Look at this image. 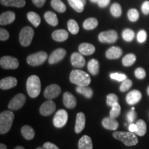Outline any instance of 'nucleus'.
I'll return each mask as SVG.
<instances>
[{
  "label": "nucleus",
  "mask_w": 149,
  "mask_h": 149,
  "mask_svg": "<svg viewBox=\"0 0 149 149\" xmlns=\"http://www.w3.org/2000/svg\"><path fill=\"white\" fill-rule=\"evenodd\" d=\"M70 81L79 86H88L91 82V79L88 73L81 70L76 69L70 72Z\"/></svg>",
  "instance_id": "nucleus-1"
},
{
  "label": "nucleus",
  "mask_w": 149,
  "mask_h": 149,
  "mask_svg": "<svg viewBox=\"0 0 149 149\" xmlns=\"http://www.w3.org/2000/svg\"><path fill=\"white\" fill-rule=\"evenodd\" d=\"M14 113L10 111L1 112L0 114V134H6L12 127L14 120Z\"/></svg>",
  "instance_id": "nucleus-2"
},
{
  "label": "nucleus",
  "mask_w": 149,
  "mask_h": 149,
  "mask_svg": "<svg viewBox=\"0 0 149 149\" xmlns=\"http://www.w3.org/2000/svg\"><path fill=\"white\" fill-rule=\"evenodd\" d=\"M113 136L114 138L121 141L123 144L127 146H135L138 143V138L136 134L130 131H115L113 133Z\"/></svg>",
  "instance_id": "nucleus-3"
},
{
  "label": "nucleus",
  "mask_w": 149,
  "mask_h": 149,
  "mask_svg": "<svg viewBox=\"0 0 149 149\" xmlns=\"http://www.w3.org/2000/svg\"><path fill=\"white\" fill-rule=\"evenodd\" d=\"M26 90L31 97L35 98L39 96L41 92V81L38 76L31 75L28 78Z\"/></svg>",
  "instance_id": "nucleus-4"
},
{
  "label": "nucleus",
  "mask_w": 149,
  "mask_h": 149,
  "mask_svg": "<svg viewBox=\"0 0 149 149\" xmlns=\"http://www.w3.org/2000/svg\"><path fill=\"white\" fill-rule=\"evenodd\" d=\"M33 36H34V31L32 28L29 26L23 28L19 33V37L20 44L24 47L29 46L32 42Z\"/></svg>",
  "instance_id": "nucleus-5"
},
{
  "label": "nucleus",
  "mask_w": 149,
  "mask_h": 149,
  "mask_svg": "<svg viewBox=\"0 0 149 149\" xmlns=\"http://www.w3.org/2000/svg\"><path fill=\"white\" fill-rule=\"evenodd\" d=\"M47 53L46 52L40 51L28 56L26 61L28 64L31 66H37L44 64L47 59Z\"/></svg>",
  "instance_id": "nucleus-6"
},
{
  "label": "nucleus",
  "mask_w": 149,
  "mask_h": 149,
  "mask_svg": "<svg viewBox=\"0 0 149 149\" xmlns=\"http://www.w3.org/2000/svg\"><path fill=\"white\" fill-rule=\"evenodd\" d=\"M18 59L11 56H3L0 59V65L4 69H17L18 68Z\"/></svg>",
  "instance_id": "nucleus-7"
},
{
  "label": "nucleus",
  "mask_w": 149,
  "mask_h": 149,
  "mask_svg": "<svg viewBox=\"0 0 149 149\" xmlns=\"http://www.w3.org/2000/svg\"><path fill=\"white\" fill-rule=\"evenodd\" d=\"M68 121V113L64 109L59 110L56 113L53 118V124L56 128H62Z\"/></svg>",
  "instance_id": "nucleus-8"
},
{
  "label": "nucleus",
  "mask_w": 149,
  "mask_h": 149,
  "mask_svg": "<svg viewBox=\"0 0 149 149\" xmlns=\"http://www.w3.org/2000/svg\"><path fill=\"white\" fill-rule=\"evenodd\" d=\"M118 35L115 31L110 30V31H104L100 33L98 36V39L100 42L102 43H109L113 44L117 40Z\"/></svg>",
  "instance_id": "nucleus-9"
},
{
  "label": "nucleus",
  "mask_w": 149,
  "mask_h": 149,
  "mask_svg": "<svg viewBox=\"0 0 149 149\" xmlns=\"http://www.w3.org/2000/svg\"><path fill=\"white\" fill-rule=\"evenodd\" d=\"M26 96L22 93H19L14 97L8 104V108L13 111L22 109L26 103Z\"/></svg>",
  "instance_id": "nucleus-10"
},
{
  "label": "nucleus",
  "mask_w": 149,
  "mask_h": 149,
  "mask_svg": "<svg viewBox=\"0 0 149 149\" xmlns=\"http://www.w3.org/2000/svg\"><path fill=\"white\" fill-rule=\"evenodd\" d=\"M61 89L57 84H51L48 86L44 92V97L47 100H53L60 95Z\"/></svg>",
  "instance_id": "nucleus-11"
},
{
  "label": "nucleus",
  "mask_w": 149,
  "mask_h": 149,
  "mask_svg": "<svg viewBox=\"0 0 149 149\" xmlns=\"http://www.w3.org/2000/svg\"><path fill=\"white\" fill-rule=\"evenodd\" d=\"M56 104L52 100H48L42 104L40 109V114L43 116H49L55 112Z\"/></svg>",
  "instance_id": "nucleus-12"
},
{
  "label": "nucleus",
  "mask_w": 149,
  "mask_h": 149,
  "mask_svg": "<svg viewBox=\"0 0 149 149\" xmlns=\"http://www.w3.org/2000/svg\"><path fill=\"white\" fill-rule=\"evenodd\" d=\"M66 55V50L64 48H57L51 54L49 58H48V62L50 64H57L62 60Z\"/></svg>",
  "instance_id": "nucleus-13"
},
{
  "label": "nucleus",
  "mask_w": 149,
  "mask_h": 149,
  "mask_svg": "<svg viewBox=\"0 0 149 149\" xmlns=\"http://www.w3.org/2000/svg\"><path fill=\"white\" fill-rule=\"evenodd\" d=\"M142 95L140 91L138 90H133L128 93L126 97V101L129 105H135L140 101Z\"/></svg>",
  "instance_id": "nucleus-14"
},
{
  "label": "nucleus",
  "mask_w": 149,
  "mask_h": 149,
  "mask_svg": "<svg viewBox=\"0 0 149 149\" xmlns=\"http://www.w3.org/2000/svg\"><path fill=\"white\" fill-rule=\"evenodd\" d=\"M70 62L72 66L75 68H83L85 66L86 61L82 54L80 53H73L70 57Z\"/></svg>",
  "instance_id": "nucleus-15"
},
{
  "label": "nucleus",
  "mask_w": 149,
  "mask_h": 149,
  "mask_svg": "<svg viewBox=\"0 0 149 149\" xmlns=\"http://www.w3.org/2000/svg\"><path fill=\"white\" fill-rule=\"evenodd\" d=\"M17 84V80L15 77H8L1 79L0 81V88L2 90H8L15 87Z\"/></svg>",
  "instance_id": "nucleus-16"
},
{
  "label": "nucleus",
  "mask_w": 149,
  "mask_h": 149,
  "mask_svg": "<svg viewBox=\"0 0 149 149\" xmlns=\"http://www.w3.org/2000/svg\"><path fill=\"white\" fill-rule=\"evenodd\" d=\"M102 124L104 128L110 130H116L119 127L118 122L115 120V118H113L111 117L104 118Z\"/></svg>",
  "instance_id": "nucleus-17"
},
{
  "label": "nucleus",
  "mask_w": 149,
  "mask_h": 149,
  "mask_svg": "<svg viewBox=\"0 0 149 149\" xmlns=\"http://www.w3.org/2000/svg\"><path fill=\"white\" fill-rule=\"evenodd\" d=\"M63 103L67 109H73L76 107L77 100L73 95L69 92H66L63 95Z\"/></svg>",
  "instance_id": "nucleus-18"
},
{
  "label": "nucleus",
  "mask_w": 149,
  "mask_h": 149,
  "mask_svg": "<svg viewBox=\"0 0 149 149\" xmlns=\"http://www.w3.org/2000/svg\"><path fill=\"white\" fill-rule=\"evenodd\" d=\"M86 125V117L83 113L80 112L78 113L76 116L75 126H74V131L76 133H80L84 130Z\"/></svg>",
  "instance_id": "nucleus-19"
},
{
  "label": "nucleus",
  "mask_w": 149,
  "mask_h": 149,
  "mask_svg": "<svg viewBox=\"0 0 149 149\" xmlns=\"http://www.w3.org/2000/svg\"><path fill=\"white\" fill-rule=\"evenodd\" d=\"M15 19V14L12 11H6L0 15V24L1 26L8 25L13 23Z\"/></svg>",
  "instance_id": "nucleus-20"
},
{
  "label": "nucleus",
  "mask_w": 149,
  "mask_h": 149,
  "mask_svg": "<svg viewBox=\"0 0 149 149\" xmlns=\"http://www.w3.org/2000/svg\"><path fill=\"white\" fill-rule=\"evenodd\" d=\"M122 50L117 46H113L107 50L106 57L109 59H116L120 58L122 55Z\"/></svg>",
  "instance_id": "nucleus-21"
},
{
  "label": "nucleus",
  "mask_w": 149,
  "mask_h": 149,
  "mask_svg": "<svg viewBox=\"0 0 149 149\" xmlns=\"http://www.w3.org/2000/svg\"><path fill=\"white\" fill-rule=\"evenodd\" d=\"M79 51L83 55H91L95 53V48L91 44L82 43L79 46Z\"/></svg>",
  "instance_id": "nucleus-22"
},
{
  "label": "nucleus",
  "mask_w": 149,
  "mask_h": 149,
  "mask_svg": "<svg viewBox=\"0 0 149 149\" xmlns=\"http://www.w3.org/2000/svg\"><path fill=\"white\" fill-rule=\"evenodd\" d=\"M79 149H93L92 139L88 135H84L78 141Z\"/></svg>",
  "instance_id": "nucleus-23"
},
{
  "label": "nucleus",
  "mask_w": 149,
  "mask_h": 149,
  "mask_svg": "<svg viewBox=\"0 0 149 149\" xmlns=\"http://www.w3.org/2000/svg\"><path fill=\"white\" fill-rule=\"evenodd\" d=\"M52 37L56 42H62L68 39V33L66 31L63 29L56 30V31L52 33Z\"/></svg>",
  "instance_id": "nucleus-24"
},
{
  "label": "nucleus",
  "mask_w": 149,
  "mask_h": 149,
  "mask_svg": "<svg viewBox=\"0 0 149 149\" xmlns=\"http://www.w3.org/2000/svg\"><path fill=\"white\" fill-rule=\"evenodd\" d=\"M21 133L23 137L27 140H31L34 138L35 133V130L31 126L26 125L24 126L21 129Z\"/></svg>",
  "instance_id": "nucleus-25"
},
{
  "label": "nucleus",
  "mask_w": 149,
  "mask_h": 149,
  "mask_svg": "<svg viewBox=\"0 0 149 149\" xmlns=\"http://www.w3.org/2000/svg\"><path fill=\"white\" fill-rule=\"evenodd\" d=\"M1 3L6 6H13L22 8L26 4L25 0H0Z\"/></svg>",
  "instance_id": "nucleus-26"
},
{
  "label": "nucleus",
  "mask_w": 149,
  "mask_h": 149,
  "mask_svg": "<svg viewBox=\"0 0 149 149\" xmlns=\"http://www.w3.org/2000/svg\"><path fill=\"white\" fill-rule=\"evenodd\" d=\"M88 70L93 75H97L100 71V64L97 59H91L88 63Z\"/></svg>",
  "instance_id": "nucleus-27"
},
{
  "label": "nucleus",
  "mask_w": 149,
  "mask_h": 149,
  "mask_svg": "<svg viewBox=\"0 0 149 149\" xmlns=\"http://www.w3.org/2000/svg\"><path fill=\"white\" fill-rule=\"evenodd\" d=\"M44 19L48 24L53 26H56L58 24V19L57 17V15L51 11H47L44 14Z\"/></svg>",
  "instance_id": "nucleus-28"
},
{
  "label": "nucleus",
  "mask_w": 149,
  "mask_h": 149,
  "mask_svg": "<svg viewBox=\"0 0 149 149\" xmlns=\"http://www.w3.org/2000/svg\"><path fill=\"white\" fill-rule=\"evenodd\" d=\"M28 19L34 26L35 27H38L41 23V18L38 14L35 12H29L27 14Z\"/></svg>",
  "instance_id": "nucleus-29"
},
{
  "label": "nucleus",
  "mask_w": 149,
  "mask_h": 149,
  "mask_svg": "<svg viewBox=\"0 0 149 149\" xmlns=\"http://www.w3.org/2000/svg\"><path fill=\"white\" fill-rule=\"evenodd\" d=\"M76 91L79 94L83 95L85 97L90 99L93 97V92L92 88L88 86H77L76 88Z\"/></svg>",
  "instance_id": "nucleus-30"
},
{
  "label": "nucleus",
  "mask_w": 149,
  "mask_h": 149,
  "mask_svg": "<svg viewBox=\"0 0 149 149\" xmlns=\"http://www.w3.org/2000/svg\"><path fill=\"white\" fill-rule=\"evenodd\" d=\"M98 21L94 17L88 18L86 19L83 24L84 29L86 30H93L97 26Z\"/></svg>",
  "instance_id": "nucleus-31"
},
{
  "label": "nucleus",
  "mask_w": 149,
  "mask_h": 149,
  "mask_svg": "<svg viewBox=\"0 0 149 149\" xmlns=\"http://www.w3.org/2000/svg\"><path fill=\"white\" fill-rule=\"evenodd\" d=\"M137 130L135 134L138 136H144L146 133V124L143 120H139L136 122Z\"/></svg>",
  "instance_id": "nucleus-32"
},
{
  "label": "nucleus",
  "mask_w": 149,
  "mask_h": 149,
  "mask_svg": "<svg viewBox=\"0 0 149 149\" xmlns=\"http://www.w3.org/2000/svg\"><path fill=\"white\" fill-rule=\"evenodd\" d=\"M70 6L77 13L83 12L84 4L80 0H68Z\"/></svg>",
  "instance_id": "nucleus-33"
},
{
  "label": "nucleus",
  "mask_w": 149,
  "mask_h": 149,
  "mask_svg": "<svg viewBox=\"0 0 149 149\" xmlns=\"http://www.w3.org/2000/svg\"><path fill=\"white\" fill-rule=\"evenodd\" d=\"M51 6L59 13H64L66 10V6L61 0H51Z\"/></svg>",
  "instance_id": "nucleus-34"
},
{
  "label": "nucleus",
  "mask_w": 149,
  "mask_h": 149,
  "mask_svg": "<svg viewBox=\"0 0 149 149\" xmlns=\"http://www.w3.org/2000/svg\"><path fill=\"white\" fill-rule=\"evenodd\" d=\"M136 61V56L133 53L128 54L122 59V64L124 66L128 67L132 66Z\"/></svg>",
  "instance_id": "nucleus-35"
},
{
  "label": "nucleus",
  "mask_w": 149,
  "mask_h": 149,
  "mask_svg": "<svg viewBox=\"0 0 149 149\" xmlns=\"http://www.w3.org/2000/svg\"><path fill=\"white\" fill-rule=\"evenodd\" d=\"M68 29L69 30L70 33L73 35L77 34L79 30L77 22L74 19H70L68 22Z\"/></svg>",
  "instance_id": "nucleus-36"
},
{
  "label": "nucleus",
  "mask_w": 149,
  "mask_h": 149,
  "mask_svg": "<svg viewBox=\"0 0 149 149\" xmlns=\"http://www.w3.org/2000/svg\"><path fill=\"white\" fill-rule=\"evenodd\" d=\"M122 37L126 42H131V41L133 40L134 37H135V33H134L133 30L126 29L123 31Z\"/></svg>",
  "instance_id": "nucleus-37"
},
{
  "label": "nucleus",
  "mask_w": 149,
  "mask_h": 149,
  "mask_svg": "<svg viewBox=\"0 0 149 149\" xmlns=\"http://www.w3.org/2000/svg\"><path fill=\"white\" fill-rule=\"evenodd\" d=\"M121 112V107L119 104L118 102L113 104L111 111H110V117H113V118H116L120 115Z\"/></svg>",
  "instance_id": "nucleus-38"
},
{
  "label": "nucleus",
  "mask_w": 149,
  "mask_h": 149,
  "mask_svg": "<svg viewBox=\"0 0 149 149\" xmlns=\"http://www.w3.org/2000/svg\"><path fill=\"white\" fill-rule=\"evenodd\" d=\"M111 13L115 17H119L122 15V8L121 6L117 3H114L111 7Z\"/></svg>",
  "instance_id": "nucleus-39"
},
{
  "label": "nucleus",
  "mask_w": 149,
  "mask_h": 149,
  "mask_svg": "<svg viewBox=\"0 0 149 149\" xmlns=\"http://www.w3.org/2000/svg\"><path fill=\"white\" fill-rule=\"evenodd\" d=\"M139 12L136 10V9L132 8L128 10V19H129L130 22H135L136 21H137L139 19Z\"/></svg>",
  "instance_id": "nucleus-40"
},
{
  "label": "nucleus",
  "mask_w": 149,
  "mask_h": 149,
  "mask_svg": "<svg viewBox=\"0 0 149 149\" xmlns=\"http://www.w3.org/2000/svg\"><path fill=\"white\" fill-rule=\"evenodd\" d=\"M132 85H133V81L130 79H126L122 81V84L120 86V91L121 92H126L128 89L131 88Z\"/></svg>",
  "instance_id": "nucleus-41"
},
{
  "label": "nucleus",
  "mask_w": 149,
  "mask_h": 149,
  "mask_svg": "<svg viewBox=\"0 0 149 149\" xmlns=\"http://www.w3.org/2000/svg\"><path fill=\"white\" fill-rule=\"evenodd\" d=\"M118 102V97L115 94L111 93L107 95V104L109 107H113V104Z\"/></svg>",
  "instance_id": "nucleus-42"
},
{
  "label": "nucleus",
  "mask_w": 149,
  "mask_h": 149,
  "mask_svg": "<svg viewBox=\"0 0 149 149\" xmlns=\"http://www.w3.org/2000/svg\"><path fill=\"white\" fill-rule=\"evenodd\" d=\"M110 77L112 79L116 80L118 81H123L124 80L127 79L126 74L122 73H119V72H115V73H111L110 74Z\"/></svg>",
  "instance_id": "nucleus-43"
},
{
  "label": "nucleus",
  "mask_w": 149,
  "mask_h": 149,
  "mask_svg": "<svg viewBox=\"0 0 149 149\" xmlns=\"http://www.w3.org/2000/svg\"><path fill=\"white\" fill-rule=\"evenodd\" d=\"M135 75L137 79H143L146 77V73L144 68H141V67H139L135 70Z\"/></svg>",
  "instance_id": "nucleus-44"
},
{
  "label": "nucleus",
  "mask_w": 149,
  "mask_h": 149,
  "mask_svg": "<svg viewBox=\"0 0 149 149\" xmlns=\"http://www.w3.org/2000/svg\"><path fill=\"white\" fill-rule=\"evenodd\" d=\"M146 38L147 34L144 30H141L140 31H139L137 35V40L139 43H144L146 40Z\"/></svg>",
  "instance_id": "nucleus-45"
},
{
  "label": "nucleus",
  "mask_w": 149,
  "mask_h": 149,
  "mask_svg": "<svg viewBox=\"0 0 149 149\" xmlns=\"http://www.w3.org/2000/svg\"><path fill=\"white\" fill-rule=\"evenodd\" d=\"M137 117V113L135 111V110H131V111L128 112L126 115V118H127L128 122L132 124Z\"/></svg>",
  "instance_id": "nucleus-46"
},
{
  "label": "nucleus",
  "mask_w": 149,
  "mask_h": 149,
  "mask_svg": "<svg viewBox=\"0 0 149 149\" xmlns=\"http://www.w3.org/2000/svg\"><path fill=\"white\" fill-rule=\"evenodd\" d=\"M9 37H10V35L6 30L3 29H0V40L6 41L8 40Z\"/></svg>",
  "instance_id": "nucleus-47"
},
{
  "label": "nucleus",
  "mask_w": 149,
  "mask_h": 149,
  "mask_svg": "<svg viewBox=\"0 0 149 149\" xmlns=\"http://www.w3.org/2000/svg\"><path fill=\"white\" fill-rule=\"evenodd\" d=\"M141 10L144 15L149 14V1H146L141 6Z\"/></svg>",
  "instance_id": "nucleus-48"
},
{
  "label": "nucleus",
  "mask_w": 149,
  "mask_h": 149,
  "mask_svg": "<svg viewBox=\"0 0 149 149\" xmlns=\"http://www.w3.org/2000/svg\"><path fill=\"white\" fill-rule=\"evenodd\" d=\"M43 147H44V149H59L58 146H56L55 144L52 142H49V141L44 143V145H43Z\"/></svg>",
  "instance_id": "nucleus-49"
},
{
  "label": "nucleus",
  "mask_w": 149,
  "mask_h": 149,
  "mask_svg": "<svg viewBox=\"0 0 149 149\" xmlns=\"http://www.w3.org/2000/svg\"><path fill=\"white\" fill-rule=\"evenodd\" d=\"M110 0H99L98 1V6L101 8H104V7L107 6L109 4Z\"/></svg>",
  "instance_id": "nucleus-50"
},
{
  "label": "nucleus",
  "mask_w": 149,
  "mask_h": 149,
  "mask_svg": "<svg viewBox=\"0 0 149 149\" xmlns=\"http://www.w3.org/2000/svg\"><path fill=\"white\" fill-rule=\"evenodd\" d=\"M32 1L37 7H42L46 2V0H32Z\"/></svg>",
  "instance_id": "nucleus-51"
},
{
  "label": "nucleus",
  "mask_w": 149,
  "mask_h": 149,
  "mask_svg": "<svg viewBox=\"0 0 149 149\" xmlns=\"http://www.w3.org/2000/svg\"><path fill=\"white\" fill-rule=\"evenodd\" d=\"M128 130L131 133H136L137 130V127L136 124H130L129 126H128Z\"/></svg>",
  "instance_id": "nucleus-52"
},
{
  "label": "nucleus",
  "mask_w": 149,
  "mask_h": 149,
  "mask_svg": "<svg viewBox=\"0 0 149 149\" xmlns=\"http://www.w3.org/2000/svg\"><path fill=\"white\" fill-rule=\"evenodd\" d=\"M0 149H7L6 145H5L4 144H2V143H1V144H0Z\"/></svg>",
  "instance_id": "nucleus-53"
},
{
  "label": "nucleus",
  "mask_w": 149,
  "mask_h": 149,
  "mask_svg": "<svg viewBox=\"0 0 149 149\" xmlns=\"http://www.w3.org/2000/svg\"><path fill=\"white\" fill-rule=\"evenodd\" d=\"M14 149H25V148H24L23 146H18L15 147V148Z\"/></svg>",
  "instance_id": "nucleus-54"
},
{
  "label": "nucleus",
  "mask_w": 149,
  "mask_h": 149,
  "mask_svg": "<svg viewBox=\"0 0 149 149\" xmlns=\"http://www.w3.org/2000/svg\"><path fill=\"white\" fill-rule=\"evenodd\" d=\"M91 1H92V2H93V3H97L99 0H91Z\"/></svg>",
  "instance_id": "nucleus-55"
},
{
  "label": "nucleus",
  "mask_w": 149,
  "mask_h": 149,
  "mask_svg": "<svg viewBox=\"0 0 149 149\" xmlns=\"http://www.w3.org/2000/svg\"><path fill=\"white\" fill-rule=\"evenodd\" d=\"M81 1H82V3H84V4H86V0H80Z\"/></svg>",
  "instance_id": "nucleus-56"
},
{
  "label": "nucleus",
  "mask_w": 149,
  "mask_h": 149,
  "mask_svg": "<svg viewBox=\"0 0 149 149\" xmlns=\"http://www.w3.org/2000/svg\"><path fill=\"white\" fill-rule=\"evenodd\" d=\"M147 93H148V95H149V86L147 88Z\"/></svg>",
  "instance_id": "nucleus-57"
},
{
  "label": "nucleus",
  "mask_w": 149,
  "mask_h": 149,
  "mask_svg": "<svg viewBox=\"0 0 149 149\" xmlns=\"http://www.w3.org/2000/svg\"><path fill=\"white\" fill-rule=\"evenodd\" d=\"M37 149H44V147H38V148H37Z\"/></svg>",
  "instance_id": "nucleus-58"
}]
</instances>
